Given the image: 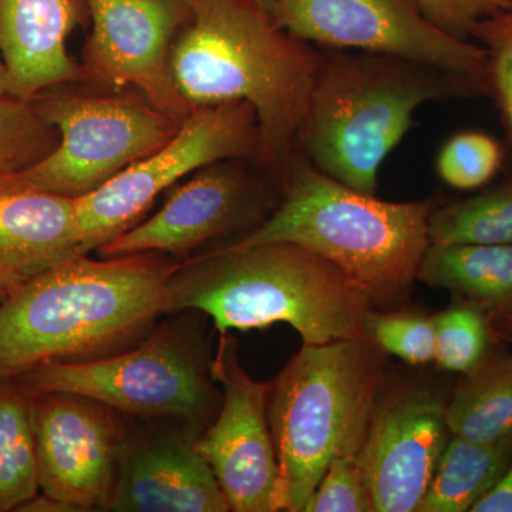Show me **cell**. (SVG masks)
Returning a JSON list of instances; mask_svg holds the SVG:
<instances>
[{"instance_id":"8fae6325","label":"cell","mask_w":512,"mask_h":512,"mask_svg":"<svg viewBox=\"0 0 512 512\" xmlns=\"http://www.w3.org/2000/svg\"><path fill=\"white\" fill-rule=\"evenodd\" d=\"M222 387L214 421L197 439L200 451L235 512H276L282 507L281 468L268 421L269 383H259L239 360L237 338L222 333L211 360Z\"/></svg>"},{"instance_id":"2e32d148","label":"cell","mask_w":512,"mask_h":512,"mask_svg":"<svg viewBox=\"0 0 512 512\" xmlns=\"http://www.w3.org/2000/svg\"><path fill=\"white\" fill-rule=\"evenodd\" d=\"M126 419L109 511H231L211 467L197 450L202 430L177 421Z\"/></svg>"},{"instance_id":"4dcf8cb0","label":"cell","mask_w":512,"mask_h":512,"mask_svg":"<svg viewBox=\"0 0 512 512\" xmlns=\"http://www.w3.org/2000/svg\"><path fill=\"white\" fill-rule=\"evenodd\" d=\"M471 512H512V466L503 480Z\"/></svg>"},{"instance_id":"4316f807","label":"cell","mask_w":512,"mask_h":512,"mask_svg":"<svg viewBox=\"0 0 512 512\" xmlns=\"http://www.w3.org/2000/svg\"><path fill=\"white\" fill-rule=\"evenodd\" d=\"M487 53L488 96L493 97L512 151V6L471 30Z\"/></svg>"},{"instance_id":"603a6c76","label":"cell","mask_w":512,"mask_h":512,"mask_svg":"<svg viewBox=\"0 0 512 512\" xmlns=\"http://www.w3.org/2000/svg\"><path fill=\"white\" fill-rule=\"evenodd\" d=\"M430 244L512 245V177L498 187L431 211Z\"/></svg>"},{"instance_id":"ba28073f","label":"cell","mask_w":512,"mask_h":512,"mask_svg":"<svg viewBox=\"0 0 512 512\" xmlns=\"http://www.w3.org/2000/svg\"><path fill=\"white\" fill-rule=\"evenodd\" d=\"M258 147V121L248 103L229 101L192 110L163 147L76 198L84 254L137 225L158 195L185 175L220 161H255Z\"/></svg>"},{"instance_id":"d4e9b609","label":"cell","mask_w":512,"mask_h":512,"mask_svg":"<svg viewBox=\"0 0 512 512\" xmlns=\"http://www.w3.org/2000/svg\"><path fill=\"white\" fill-rule=\"evenodd\" d=\"M437 365L447 372H470L491 353L495 338L484 313L471 303L460 301L434 316Z\"/></svg>"},{"instance_id":"9a60e30c","label":"cell","mask_w":512,"mask_h":512,"mask_svg":"<svg viewBox=\"0 0 512 512\" xmlns=\"http://www.w3.org/2000/svg\"><path fill=\"white\" fill-rule=\"evenodd\" d=\"M447 403L420 387L380 394L357 453L373 512H417L451 433Z\"/></svg>"},{"instance_id":"ac0fdd59","label":"cell","mask_w":512,"mask_h":512,"mask_svg":"<svg viewBox=\"0 0 512 512\" xmlns=\"http://www.w3.org/2000/svg\"><path fill=\"white\" fill-rule=\"evenodd\" d=\"M86 12V0H0V56L9 96L32 100L56 84L87 79L67 52V39Z\"/></svg>"},{"instance_id":"836d02e7","label":"cell","mask_w":512,"mask_h":512,"mask_svg":"<svg viewBox=\"0 0 512 512\" xmlns=\"http://www.w3.org/2000/svg\"><path fill=\"white\" fill-rule=\"evenodd\" d=\"M5 298H6V296H5V295H3V293H0V302H2V301H3V299H5Z\"/></svg>"},{"instance_id":"277c9868","label":"cell","mask_w":512,"mask_h":512,"mask_svg":"<svg viewBox=\"0 0 512 512\" xmlns=\"http://www.w3.org/2000/svg\"><path fill=\"white\" fill-rule=\"evenodd\" d=\"M299 144L320 173L376 195L380 167L427 101L480 96L433 67L380 53L319 49Z\"/></svg>"},{"instance_id":"d6a6232c","label":"cell","mask_w":512,"mask_h":512,"mask_svg":"<svg viewBox=\"0 0 512 512\" xmlns=\"http://www.w3.org/2000/svg\"><path fill=\"white\" fill-rule=\"evenodd\" d=\"M249 2L255 3L256 6H259V8L272 16L275 0H249Z\"/></svg>"},{"instance_id":"83f0119b","label":"cell","mask_w":512,"mask_h":512,"mask_svg":"<svg viewBox=\"0 0 512 512\" xmlns=\"http://www.w3.org/2000/svg\"><path fill=\"white\" fill-rule=\"evenodd\" d=\"M366 336L383 352L412 365H424L436 355L433 318L416 313H376L366 320Z\"/></svg>"},{"instance_id":"52a82bcc","label":"cell","mask_w":512,"mask_h":512,"mask_svg":"<svg viewBox=\"0 0 512 512\" xmlns=\"http://www.w3.org/2000/svg\"><path fill=\"white\" fill-rule=\"evenodd\" d=\"M197 311L173 313L133 348L104 359L47 363L16 376L30 393H73L123 416L177 421L204 431L222 394L211 375L210 339Z\"/></svg>"},{"instance_id":"ffe728a7","label":"cell","mask_w":512,"mask_h":512,"mask_svg":"<svg viewBox=\"0 0 512 512\" xmlns=\"http://www.w3.org/2000/svg\"><path fill=\"white\" fill-rule=\"evenodd\" d=\"M512 466V436L473 441L451 436L417 512H471Z\"/></svg>"},{"instance_id":"1f68e13d","label":"cell","mask_w":512,"mask_h":512,"mask_svg":"<svg viewBox=\"0 0 512 512\" xmlns=\"http://www.w3.org/2000/svg\"><path fill=\"white\" fill-rule=\"evenodd\" d=\"M9 96L8 94V73H6L5 63L0 56V97Z\"/></svg>"},{"instance_id":"f1b7e54d","label":"cell","mask_w":512,"mask_h":512,"mask_svg":"<svg viewBox=\"0 0 512 512\" xmlns=\"http://www.w3.org/2000/svg\"><path fill=\"white\" fill-rule=\"evenodd\" d=\"M303 512H373L357 456L336 457Z\"/></svg>"},{"instance_id":"7c38bea8","label":"cell","mask_w":512,"mask_h":512,"mask_svg":"<svg viewBox=\"0 0 512 512\" xmlns=\"http://www.w3.org/2000/svg\"><path fill=\"white\" fill-rule=\"evenodd\" d=\"M39 487L74 511H109L126 416L73 393H32Z\"/></svg>"},{"instance_id":"5b68a950","label":"cell","mask_w":512,"mask_h":512,"mask_svg":"<svg viewBox=\"0 0 512 512\" xmlns=\"http://www.w3.org/2000/svg\"><path fill=\"white\" fill-rule=\"evenodd\" d=\"M431 201L389 202L295 161L282 198L262 224L234 244L289 242L338 266L375 303L412 288L430 245Z\"/></svg>"},{"instance_id":"cb8c5ba5","label":"cell","mask_w":512,"mask_h":512,"mask_svg":"<svg viewBox=\"0 0 512 512\" xmlns=\"http://www.w3.org/2000/svg\"><path fill=\"white\" fill-rule=\"evenodd\" d=\"M59 134L30 100L0 97V175L18 174L46 157Z\"/></svg>"},{"instance_id":"44dd1931","label":"cell","mask_w":512,"mask_h":512,"mask_svg":"<svg viewBox=\"0 0 512 512\" xmlns=\"http://www.w3.org/2000/svg\"><path fill=\"white\" fill-rule=\"evenodd\" d=\"M451 436L497 441L512 436V353H493L464 373L447 403Z\"/></svg>"},{"instance_id":"e0dca14e","label":"cell","mask_w":512,"mask_h":512,"mask_svg":"<svg viewBox=\"0 0 512 512\" xmlns=\"http://www.w3.org/2000/svg\"><path fill=\"white\" fill-rule=\"evenodd\" d=\"M86 255L76 198L40 187L22 174L0 175V293Z\"/></svg>"},{"instance_id":"d6986e66","label":"cell","mask_w":512,"mask_h":512,"mask_svg":"<svg viewBox=\"0 0 512 512\" xmlns=\"http://www.w3.org/2000/svg\"><path fill=\"white\" fill-rule=\"evenodd\" d=\"M417 279L484 313L495 338L512 345V245H434Z\"/></svg>"},{"instance_id":"4fadbf2b","label":"cell","mask_w":512,"mask_h":512,"mask_svg":"<svg viewBox=\"0 0 512 512\" xmlns=\"http://www.w3.org/2000/svg\"><path fill=\"white\" fill-rule=\"evenodd\" d=\"M93 32L84 47L87 77L111 89L134 86L147 103L183 121L192 109L175 89L171 47L190 18L188 0H86Z\"/></svg>"},{"instance_id":"6da1fadb","label":"cell","mask_w":512,"mask_h":512,"mask_svg":"<svg viewBox=\"0 0 512 512\" xmlns=\"http://www.w3.org/2000/svg\"><path fill=\"white\" fill-rule=\"evenodd\" d=\"M177 265L158 254L82 255L10 292L0 302V379L133 348L165 315Z\"/></svg>"},{"instance_id":"8992f818","label":"cell","mask_w":512,"mask_h":512,"mask_svg":"<svg viewBox=\"0 0 512 512\" xmlns=\"http://www.w3.org/2000/svg\"><path fill=\"white\" fill-rule=\"evenodd\" d=\"M384 375L380 349L360 338L303 345L269 383L268 421L284 511L303 512L330 463L357 456Z\"/></svg>"},{"instance_id":"484cf974","label":"cell","mask_w":512,"mask_h":512,"mask_svg":"<svg viewBox=\"0 0 512 512\" xmlns=\"http://www.w3.org/2000/svg\"><path fill=\"white\" fill-rule=\"evenodd\" d=\"M504 164V150L483 131L466 130L448 138L436 160L437 174L454 190L484 187Z\"/></svg>"},{"instance_id":"9c48e42d","label":"cell","mask_w":512,"mask_h":512,"mask_svg":"<svg viewBox=\"0 0 512 512\" xmlns=\"http://www.w3.org/2000/svg\"><path fill=\"white\" fill-rule=\"evenodd\" d=\"M272 19L320 49L403 57L451 74L488 96L483 46L444 32L419 0H275Z\"/></svg>"},{"instance_id":"7a4b0ae2","label":"cell","mask_w":512,"mask_h":512,"mask_svg":"<svg viewBox=\"0 0 512 512\" xmlns=\"http://www.w3.org/2000/svg\"><path fill=\"white\" fill-rule=\"evenodd\" d=\"M188 3L190 18L171 47L175 89L192 110L248 103L258 121L256 163H288L308 113L319 47L286 33L249 0Z\"/></svg>"},{"instance_id":"5bb4252c","label":"cell","mask_w":512,"mask_h":512,"mask_svg":"<svg viewBox=\"0 0 512 512\" xmlns=\"http://www.w3.org/2000/svg\"><path fill=\"white\" fill-rule=\"evenodd\" d=\"M238 160L220 161L195 171L168 194L148 220L97 249L101 258L136 254H191L205 242L242 227H258L276 204L264 185L245 173Z\"/></svg>"},{"instance_id":"30bf717a","label":"cell","mask_w":512,"mask_h":512,"mask_svg":"<svg viewBox=\"0 0 512 512\" xmlns=\"http://www.w3.org/2000/svg\"><path fill=\"white\" fill-rule=\"evenodd\" d=\"M36 107L59 141L20 174L72 198L90 194L163 147L183 123L131 97L55 96Z\"/></svg>"},{"instance_id":"e575fe53","label":"cell","mask_w":512,"mask_h":512,"mask_svg":"<svg viewBox=\"0 0 512 512\" xmlns=\"http://www.w3.org/2000/svg\"><path fill=\"white\" fill-rule=\"evenodd\" d=\"M510 2L512 3V0H510Z\"/></svg>"},{"instance_id":"3957f363","label":"cell","mask_w":512,"mask_h":512,"mask_svg":"<svg viewBox=\"0 0 512 512\" xmlns=\"http://www.w3.org/2000/svg\"><path fill=\"white\" fill-rule=\"evenodd\" d=\"M372 299L328 259L289 242L232 244L178 262L164 313L197 311L218 333L285 323L303 345L366 336Z\"/></svg>"},{"instance_id":"f546056e","label":"cell","mask_w":512,"mask_h":512,"mask_svg":"<svg viewBox=\"0 0 512 512\" xmlns=\"http://www.w3.org/2000/svg\"><path fill=\"white\" fill-rule=\"evenodd\" d=\"M431 22L444 32L470 39L471 30L481 20L511 8L510 0H419Z\"/></svg>"},{"instance_id":"7402d4cb","label":"cell","mask_w":512,"mask_h":512,"mask_svg":"<svg viewBox=\"0 0 512 512\" xmlns=\"http://www.w3.org/2000/svg\"><path fill=\"white\" fill-rule=\"evenodd\" d=\"M32 393L16 377L0 379V512L39 494Z\"/></svg>"}]
</instances>
